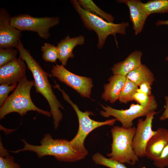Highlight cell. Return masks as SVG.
<instances>
[{
	"label": "cell",
	"mask_w": 168,
	"mask_h": 168,
	"mask_svg": "<svg viewBox=\"0 0 168 168\" xmlns=\"http://www.w3.org/2000/svg\"><path fill=\"white\" fill-rule=\"evenodd\" d=\"M156 25L157 26H160L162 25H168V20H158L156 23ZM166 60H168V55L166 57Z\"/></svg>",
	"instance_id": "31"
},
{
	"label": "cell",
	"mask_w": 168,
	"mask_h": 168,
	"mask_svg": "<svg viewBox=\"0 0 168 168\" xmlns=\"http://www.w3.org/2000/svg\"><path fill=\"white\" fill-rule=\"evenodd\" d=\"M154 96L152 95L149 96L144 93L137 91L134 94L133 98L134 100L137 102L138 104L145 106L149 103Z\"/></svg>",
	"instance_id": "28"
},
{
	"label": "cell",
	"mask_w": 168,
	"mask_h": 168,
	"mask_svg": "<svg viewBox=\"0 0 168 168\" xmlns=\"http://www.w3.org/2000/svg\"><path fill=\"white\" fill-rule=\"evenodd\" d=\"M158 112H150L144 120L139 119L133 140V147L136 155L139 157H145V149L151 138L156 133L152 129V123L154 115Z\"/></svg>",
	"instance_id": "10"
},
{
	"label": "cell",
	"mask_w": 168,
	"mask_h": 168,
	"mask_svg": "<svg viewBox=\"0 0 168 168\" xmlns=\"http://www.w3.org/2000/svg\"><path fill=\"white\" fill-rule=\"evenodd\" d=\"M143 7L148 16L153 13H164L168 12V0H154L143 3Z\"/></svg>",
	"instance_id": "20"
},
{
	"label": "cell",
	"mask_w": 168,
	"mask_h": 168,
	"mask_svg": "<svg viewBox=\"0 0 168 168\" xmlns=\"http://www.w3.org/2000/svg\"><path fill=\"white\" fill-rule=\"evenodd\" d=\"M152 84L148 82H144L141 84L139 86V88L137 91L142 92L150 96L151 95Z\"/></svg>",
	"instance_id": "29"
},
{
	"label": "cell",
	"mask_w": 168,
	"mask_h": 168,
	"mask_svg": "<svg viewBox=\"0 0 168 168\" xmlns=\"http://www.w3.org/2000/svg\"><path fill=\"white\" fill-rule=\"evenodd\" d=\"M138 88V86L134 83L127 78L119 97L118 100L119 102L127 104L134 100L133 96Z\"/></svg>",
	"instance_id": "21"
},
{
	"label": "cell",
	"mask_w": 168,
	"mask_h": 168,
	"mask_svg": "<svg viewBox=\"0 0 168 168\" xmlns=\"http://www.w3.org/2000/svg\"><path fill=\"white\" fill-rule=\"evenodd\" d=\"M153 161L154 165L158 168L168 167V144L164 149L160 156Z\"/></svg>",
	"instance_id": "26"
},
{
	"label": "cell",
	"mask_w": 168,
	"mask_h": 168,
	"mask_svg": "<svg viewBox=\"0 0 168 168\" xmlns=\"http://www.w3.org/2000/svg\"><path fill=\"white\" fill-rule=\"evenodd\" d=\"M126 79V76L120 75H113L110 77L108 79L109 82L104 85L102 98L105 101L114 103L119 99Z\"/></svg>",
	"instance_id": "16"
},
{
	"label": "cell",
	"mask_w": 168,
	"mask_h": 168,
	"mask_svg": "<svg viewBox=\"0 0 168 168\" xmlns=\"http://www.w3.org/2000/svg\"><path fill=\"white\" fill-rule=\"evenodd\" d=\"M18 51L13 48L0 49V67L16 58Z\"/></svg>",
	"instance_id": "25"
},
{
	"label": "cell",
	"mask_w": 168,
	"mask_h": 168,
	"mask_svg": "<svg viewBox=\"0 0 168 168\" xmlns=\"http://www.w3.org/2000/svg\"><path fill=\"white\" fill-rule=\"evenodd\" d=\"M42 58L46 62L55 63L58 58V53L57 46L49 43H45L41 47Z\"/></svg>",
	"instance_id": "24"
},
{
	"label": "cell",
	"mask_w": 168,
	"mask_h": 168,
	"mask_svg": "<svg viewBox=\"0 0 168 168\" xmlns=\"http://www.w3.org/2000/svg\"><path fill=\"white\" fill-rule=\"evenodd\" d=\"M92 159L96 164L109 168H128L124 164L110 158H107L99 152L93 155Z\"/></svg>",
	"instance_id": "22"
},
{
	"label": "cell",
	"mask_w": 168,
	"mask_h": 168,
	"mask_svg": "<svg viewBox=\"0 0 168 168\" xmlns=\"http://www.w3.org/2000/svg\"><path fill=\"white\" fill-rule=\"evenodd\" d=\"M116 2L124 3L128 6L135 34L137 35L140 33L148 16L144 9L143 3L139 0H119Z\"/></svg>",
	"instance_id": "14"
},
{
	"label": "cell",
	"mask_w": 168,
	"mask_h": 168,
	"mask_svg": "<svg viewBox=\"0 0 168 168\" xmlns=\"http://www.w3.org/2000/svg\"><path fill=\"white\" fill-rule=\"evenodd\" d=\"M0 168H21L15 161L14 157L10 155L0 142Z\"/></svg>",
	"instance_id": "23"
},
{
	"label": "cell",
	"mask_w": 168,
	"mask_h": 168,
	"mask_svg": "<svg viewBox=\"0 0 168 168\" xmlns=\"http://www.w3.org/2000/svg\"><path fill=\"white\" fill-rule=\"evenodd\" d=\"M71 2L79 15L84 26L90 30H94L96 33L98 37L97 47L98 49L103 48L109 35H114L117 43L116 34H125L126 29L129 26L128 22L114 24L108 22L84 9L80 5L78 1L72 0Z\"/></svg>",
	"instance_id": "4"
},
{
	"label": "cell",
	"mask_w": 168,
	"mask_h": 168,
	"mask_svg": "<svg viewBox=\"0 0 168 168\" xmlns=\"http://www.w3.org/2000/svg\"><path fill=\"white\" fill-rule=\"evenodd\" d=\"M11 17L4 8L0 9V49L13 48L22 36L21 31L10 24Z\"/></svg>",
	"instance_id": "11"
},
{
	"label": "cell",
	"mask_w": 168,
	"mask_h": 168,
	"mask_svg": "<svg viewBox=\"0 0 168 168\" xmlns=\"http://www.w3.org/2000/svg\"><path fill=\"white\" fill-rule=\"evenodd\" d=\"M84 43V37L82 35L72 38L68 35L58 43L57 46L58 53V59L62 65L66 66L68 59L74 58L72 51L74 48Z\"/></svg>",
	"instance_id": "15"
},
{
	"label": "cell",
	"mask_w": 168,
	"mask_h": 168,
	"mask_svg": "<svg viewBox=\"0 0 168 168\" xmlns=\"http://www.w3.org/2000/svg\"><path fill=\"white\" fill-rule=\"evenodd\" d=\"M15 48L19 53V58L25 62L32 73L36 92L41 94L48 101L53 119L54 128L57 129L63 117L60 108L63 109L64 107L55 95L49 82L48 77L51 75L43 69L29 51L24 48L21 40Z\"/></svg>",
	"instance_id": "1"
},
{
	"label": "cell",
	"mask_w": 168,
	"mask_h": 168,
	"mask_svg": "<svg viewBox=\"0 0 168 168\" xmlns=\"http://www.w3.org/2000/svg\"><path fill=\"white\" fill-rule=\"evenodd\" d=\"M165 98L166 102L165 110L159 118L160 120L161 121L168 119V96H166Z\"/></svg>",
	"instance_id": "30"
},
{
	"label": "cell",
	"mask_w": 168,
	"mask_h": 168,
	"mask_svg": "<svg viewBox=\"0 0 168 168\" xmlns=\"http://www.w3.org/2000/svg\"><path fill=\"white\" fill-rule=\"evenodd\" d=\"M136 131L135 127L125 128L118 126L113 127L110 131L112 138L111 152L107 156L121 163L135 165L139 161L133 147Z\"/></svg>",
	"instance_id": "6"
},
{
	"label": "cell",
	"mask_w": 168,
	"mask_h": 168,
	"mask_svg": "<svg viewBox=\"0 0 168 168\" xmlns=\"http://www.w3.org/2000/svg\"><path fill=\"white\" fill-rule=\"evenodd\" d=\"M147 168L145 166H143L142 167H140V168Z\"/></svg>",
	"instance_id": "32"
},
{
	"label": "cell",
	"mask_w": 168,
	"mask_h": 168,
	"mask_svg": "<svg viewBox=\"0 0 168 168\" xmlns=\"http://www.w3.org/2000/svg\"><path fill=\"white\" fill-rule=\"evenodd\" d=\"M17 83L9 85L7 84H1L0 86V106H2L8 98L10 92L15 89Z\"/></svg>",
	"instance_id": "27"
},
{
	"label": "cell",
	"mask_w": 168,
	"mask_h": 168,
	"mask_svg": "<svg viewBox=\"0 0 168 168\" xmlns=\"http://www.w3.org/2000/svg\"><path fill=\"white\" fill-rule=\"evenodd\" d=\"M142 52L135 50L131 53L123 61L115 64L111 68L114 75L126 76L142 64Z\"/></svg>",
	"instance_id": "17"
},
{
	"label": "cell",
	"mask_w": 168,
	"mask_h": 168,
	"mask_svg": "<svg viewBox=\"0 0 168 168\" xmlns=\"http://www.w3.org/2000/svg\"><path fill=\"white\" fill-rule=\"evenodd\" d=\"M103 110L100 114L103 117L108 118L114 117L117 121H119L122 127L128 128L133 127V121L136 119L146 116L151 111H155L157 107V104L154 96L146 106H142L138 104H132L129 108L125 110H118L106 105H100Z\"/></svg>",
	"instance_id": "8"
},
{
	"label": "cell",
	"mask_w": 168,
	"mask_h": 168,
	"mask_svg": "<svg viewBox=\"0 0 168 168\" xmlns=\"http://www.w3.org/2000/svg\"><path fill=\"white\" fill-rule=\"evenodd\" d=\"M78 3L85 10L96 15L111 23L114 20V17L110 14L107 13L98 7L91 0H79Z\"/></svg>",
	"instance_id": "19"
},
{
	"label": "cell",
	"mask_w": 168,
	"mask_h": 168,
	"mask_svg": "<svg viewBox=\"0 0 168 168\" xmlns=\"http://www.w3.org/2000/svg\"><path fill=\"white\" fill-rule=\"evenodd\" d=\"M168 144V129L158 128L147 143L145 157L152 160L158 157Z\"/></svg>",
	"instance_id": "13"
},
{
	"label": "cell",
	"mask_w": 168,
	"mask_h": 168,
	"mask_svg": "<svg viewBox=\"0 0 168 168\" xmlns=\"http://www.w3.org/2000/svg\"><path fill=\"white\" fill-rule=\"evenodd\" d=\"M54 88L58 89L61 92L63 98L72 107L78 118V130L74 138L69 141L70 144L74 149L86 156L88 152L85 147L84 141L87 135L93 130L98 127L104 125H113L117 120L114 118L99 122L92 119L89 117L90 115H94L92 112L86 110L83 112L81 111L65 91L61 89L59 85L56 84Z\"/></svg>",
	"instance_id": "5"
},
{
	"label": "cell",
	"mask_w": 168,
	"mask_h": 168,
	"mask_svg": "<svg viewBox=\"0 0 168 168\" xmlns=\"http://www.w3.org/2000/svg\"><path fill=\"white\" fill-rule=\"evenodd\" d=\"M126 77L138 86L144 82L152 84L155 81L153 73L146 65L143 64L130 72Z\"/></svg>",
	"instance_id": "18"
},
{
	"label": "cell",
	"mask_w": 168,
	"mask_h": 168,
	"mask_svg": "<svg viewBox=\"0 0 168 168\" xmlns=\"http://www.w3.org/2000/svg\"><path fill=\"white\" fill-rule=\"evenodd\" d=\"M34 86V80H29L26 76L18 82L14 91L0 107V120L11 113H17L22 117L30 111H37L49 117L51 116L50 112L39 108L33 102L30 92Z\"/></svg>",
	"instance_id": "3"
},
{
	"label": "cell",
	"mask_w": 168,
	"mask_h": 168,
	"mask_svg": "<svg viewBox=\"0 0 168 168\" xmlns=\"http://www.w3.org/2000/svg\"><path fill=\"white\" fill-rule=\"evenodd\" d=\"M26 70L24 61L20 58L0 67V85L17 83L26 76Z\"/></svg>",
	"instance_id": "12"
},
{
	"label": "cell",
	"mask_w": 168,
	"mask_h": 168,
	"mask_svg": "<svg viewBox=\"0 0 168 168\" xmlns=\"http://www.w3.org/2000/svg\"><path fill=\"white\" fill-rule=\"evenodd\" d=\"M51 75L75 90L82 97L90 98L93 87L92 79L76 75L68 70L64 66L56 63L51 71Z\"/></svg>",
	"instance_id": "9"
},
{
	"label": "cell",
	"mask_w": 168,
	"mask_h": 168,
	"mask_svg": "<svg viewBox=\"0 0 168 168\" xmlns=\"http://www.w3.org/2000/svg\"><path fill=\"white\" fill-rule=\"evenodd\" d=\"M22 141L24 144L23 148L10 152L17 153L29 151L35 152L39 158L51 156L60 161L70 162L83 159L86 156L74 149L71 146L69 141L64 139H54L49 133L44 135L40 145L30 144L23 139Z\"/></svg>",
	"instance_id": "2"
},
{
	"label": "cell",
	"mask_w": 168,
	"mask_h": 168,
	"mask_svg": "<svg viewBox=\"0 0 168 168\" xmlns=\"http://www.w3.org/2000/svg\"><path fill=\"white\" fill-rule=\"evenodd\" d=\"M58 17H36L27 14H21L12 17L11 25L20 31H29L36 32L44 39L49 37L50 29L58 24Z\"/></svg>",
	"instance_id": "7"
}]
</instances>
